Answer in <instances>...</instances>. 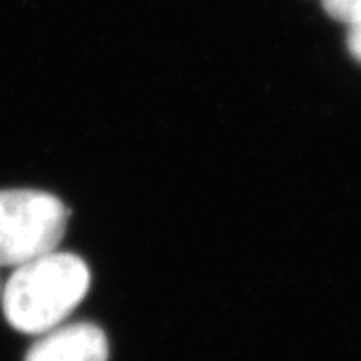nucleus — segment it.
Returning a JSON list of instances; mask_svg holds the SVG:
<instances>
[{
    "instance_id": "nucleus-1",
    "label": "nucleus",
    "mask_w": 361,
    "mask_h": 361,
    "mask_svg": "<svg viewBox=\"0 0 361 361\" xmlns=\"http://www.w3.org/2000/svg\"><path fill=\"white\" fill-rule=\"evenodd\" d=\"M87 264L71 252H47L17 266L2 295L8 324L25 335L57 328L89 291Z\"/></svg>"
},
{
    "instance_id": "nucleus-2",
    "label": "nucleus",
    "mask_w": 361,
    "mask_h": 361,
    "mask_svg": "<svg viewBox=\"0 0 361 361\" xmlns=\"http://www.w3.org/2000/svg\"><path fill=\"white\" fill-rule=\"evenodd\" d=\"M69 209L34 189L0 191V266H17L52 252L64 238Z\"/></svg>"
},
{
    "instance_id": "nucleus-3",
    "label": "nucleus",
    "mask_w": 361,
    "mask_h": 361,
    "mask_svg": "<svg viewBox=\"0 0 361 361\" xmlns=\"http://www.w3.org/2000/svg\"><path fill=\"white\" fill-rule=\"evenodd\" d=\"M109 345L104 331L92 323L57 326L35 343L25 361H107Z\"/></svg>"
},
{
    "instance_id": "nucleus-4",
    "label": "nucleus",
    "mask_w": 361,
    "mask_h": 361,
    "mask_svg": "<svg viewBox=\"0 0 361 361\" xmlns=\"http://www.w3.org/2000/svg\"><path fill=\"white\" fill-rule=\"evenodd\" d=\"M323 7L333 19L353 25L361 20V0H323Z\"/></svg>"
},
{
    "instance_id": "nucleus-5",
    "label": "nucleus",
    "mask_w": 361,
    "mask_h": 361,
    "mask_svg": "<svg viewBox=\"0 0 361 361\" xmlns=\"http://www.w3.org/2000/svg\"><path fill=\"white\" fill-rule=\"evenodd\" d=\"M348 47L351 56H353L358 62H361V20L351 25L348 34Z\"/></svg>"
}]
</instances>
